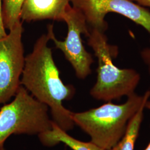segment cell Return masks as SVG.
<instances>
[{"label":"cell","instance_id":"52a82bcc","mask_svg":"<svg viewBox=\"0 0 150 150\" xmlns=\"http://www.w3.org/2000/svg\"><path fill=\"white\" fill-rule=\"evenodd\" d=\"M72 7L83 15L90 28L105 32L108 13L124 16L143 27L150 35V12L130 0H71Z\"/></svg>","mask_w":150,"mask_h":150},{"label":"cell","instance_id":"ba28073f","mask_svg":"<svg viewBox=\"0 0 150 150\" xmlns=\"http://www.w3.org/2000/svg\"><path fill=\"white\" fill-rule=\"evenodd\" d=\"M71 0H25L20 13L21 21L51 20L64 21Z\"/></svg>","mask_w":150,"mask_h":150},{"label":"cell","instance_id":"5b68a950","mask_svg":"<svg viewBox=\"0 0 150 150\" xmlns=\"http://www.w3.org/2000/svg\"><path fill=\"white\" fill-rule=\"evenodd\" d=\"M64 21L68 27L67 35L64 41H59L55 37L52 24L47 27V35L55 47L64 53L65 58L75 70L76 76L80 79H85L91 74V66L94 61L92 54L87 52L83 46L81 35L87 37L90 27L83 15L71 5L66 12Z\"/></svg>","mask_w":150,"mask_h":150},{"label":"cell","instance_id":"30bf717a","mask_svg":"<svg viewBox=\"0 0 150 150\" xmlns=\"http://www.w3.org/2000/svg\"><path fill=\"white\" fill-rule=\"evenodd\" d=\"M147 102L141 106L131 119L123 137L110 150H134L135 142L139 135L144 116V111Z\"/></svg>","mask_w":150,"mask_h":150},{"label":"cell","instance_id":"2e32d148","mask_svg":"<svg viewBox=\"0 0 150 150\" xmlns=\"http://www.w3.org/2000/svg\"><path fill=\"white\" fill-rule=\"evenodd\" d=\"M145 150H150V142L149 144V145H147V146L146 147V148L145 149Z\"/></svg>","mask_w":150,"mask_h":150},{"label":"cell","instance_id":"7c38bea8","mask_svg":"<svg viewBox=\"0 0 150 150\" xmlns=\"http://www.w3.org/2000/svg\"><path fill=\"white\" fill-rule=\"evenodd\" d=\"M140 56L142 61L146 66L148 72L150 75V46L143 48L140 52Z\"/></svg>","mask_w":150,"mask_h":150},{"label":"cell","instance_id":"277c9868","mask_svg":"<svg viewBox=\"0 0 150 150\" xmlns=\"http://www.w3.org/2000/svg\"><path fill=\"white\" fill-rule=\"evenodd\" d=\"M14 97L0 110V147L12 134L39 135L52 129L47 105L21 85Z\"/></svg>","mask_w":150,"mask_h":150},{"label":"cell","instance_id":"5bb4252c","mask_svg":"<svg viewBox=\"0 0 150 150\" xmlns=\"http://www.w3.org/2000/svg\"><path fill=\"white\" fill-rule=\"evenodd\" d=\"M135 4L144 7L150 8V0H130Z\"/></svg>","mask_w":150,"mask_h":150},{"label":"cell","instance_id":"9a60e30c","mask_svg":"<svg viewBox=\"0 0 150 150\" xmlns=\"http://www.w3.org/2000/svg\"><path fill=\"white\" fill-rule=\"evenodd\" d=\"M145 108H147V109L150 110V101H149V100L147 101V102H146V105H145Z\"/></svg>","mask_w":150,"mask_h":150},{"label":"cell","instance_id":"4fadbf2b","mask_svg":"<svg viewBox=\"0 0 150 150\" xmlns=\"http://www.w3.org/2000/svg\"><path fill=\"white\" fill-rule=\"evenodd\" d=\"M6 29L4 25L2 15V0H0V40L5 38L7 35Z\"/></svg>","mask_w":150,"mask_h":150},{"label":"cell","instance_id":"6da1fadb","mask_svg":"<svg viewBox=\"0 0 150 150\" xmlns=\"http://www.w3.org/2000/svg\"><path fill=\"white\" fill-rule=\"evenodd\" d=\"M49 41L47 34L41 35L32 52L25 57L20 84L38 101L48 106L52 121L67 132L75 125L72 112L64 107L62 102L74 96L75 88L65 85L61 80L52 50L48 46Z\"/></svg>","mask_w":150,"mask_h":150},{"label":"cell","instance_id":"9c48e42d","mask_svg":"<svg viewBox=\"0 0 150 150\" xmlns=\"http://www.w3.org/2000/svg\"><path fill=\"white\" fill-rule=\"evenodd\" d=\"M38 136L41 143L46 147H53L62 143L72 150H105L91 141L83 142L74 138L53 121L52 129Z\"/></svg>","mask_w":150,"mask_h":150},{"label":"cell","instance_id":"8fae6325","mask_svg":"<svg viewBox=\"0 0 150 150\" xmlns=\"http://www.w3.org/2000/svg\"><path fill=\"white\" fill-rule=\"evenodd\" d=\"M25 0H2V15L5 29L10 30L21 21L20 13Z\"/></svg>","mask_w":150,"mask_h":150},{"label":"cell","instance_id":"3957f363","mask_svg":"<svg viewBox=\"0 0 150 150\" xmlns=\"http://www.w3.org/2000/svg\"><path fill=\"white\" fill-rule=\"evenodd\" d=\"M87 38L98 61L96 82L90 90L91 96L109 102L134 93L141 76L133 69H120L113 64L117 47L108 43L105 32L95 28H90Z\"/></svg>","mask_w":150,"mask_h":150},{"label":"cell","instance_id":"7a4b0ae2","mask_svg":"<svg viewBox=\"0 0 150 150\" xmlns=\"http://www.w3.org/2000/svg\"><path fill=\"white\" fill-rule=\"evenodd\" d=\"M150 97V90L144 95L134 93L122 104L111 101L81 112L72 113L75 125L91 138V142L110 150L123 137L131 119Z\"/></svg>","mask_w":150,"mask_h":150},{"label":"cell","instance_id":"e0dca14e","mask_svg":"<svg viewBox=\"0 0 150 150\" xmlns=\"http://www.w3.org/2000/svg\"><path fill=\"white\" fill-rule=\"evenodd\" d=\"M0 150H6L5 147H4V146H2L0 147Z\"/></svg>","mask_w":150,"mask_h":150},{"label":"cell","instance_id":"8992f818","mask_svg":"<svg viewBox=\"0 0 150 150\" xmlns=\"http://www.w3.org/2000/svg\"><path fill=\"white\" fill-rule=\"evenodd\" d=\"M0 40V104L15 96L21 86L25 56L22 41L23 28L20 21Z\"/></svg>","mask_w":150,"mask_h":150}]
</instances>
